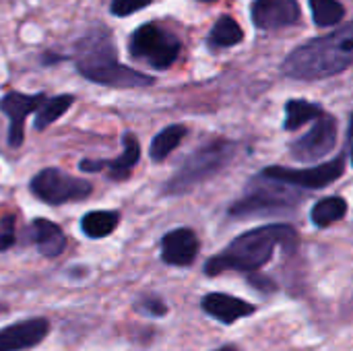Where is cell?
<instances>
[{"label": "cell", "mask_w": 353, "mask_h": 351, "mask_svg": "<svg viewBox=\"0 0 353 351\" xmlns=\"http://www.w3.org/2000/svg\"><path fill=\"white\" fill-rule=\"evenodd\" d=\"M74 64L77 70L97 85L105 87H149L155 83L153 77L124 66L118 62L116 43L105 27H95L87 35H83L74 46Z\"/></svg>", "instance_id": "cell-1"}, {"label": "cell", "mask_w": 353, "mask_h": 351, "mask_svg": "<svg viewBox=\"0 0 353 351\" xmlns=\"http://www.w3.org/2000/svg\"><path fill=\"white\" fill-rule=\"evenodd\" d=\"M277 246L292 250L298 246V232L285 223L263 225L238 236L221 254L213 257L205 271L207 275L215 277L225 271H244L252 273L267 265Z\"/></svg>", "instance_id": "cell-2"}, {"label": "cell", "mask_w": 353, "mask_h": 351, "mask_svg": "<svg viewBox=\"0 0 353 351\" xmlns=\"http://www.w3.org/2000/svg\"><path fill=\"white\" fill-rule=\"evenodd\" d=\"M353 64V21L337 31L306 41L283 62V72L300 81H319L343 72Z\"/></svg>", "instance_id": "cell-3"}, {"label": "cell", "mask_w": 353, "mask_h": 351, "mask_svg": "<svg viewBox=\"0 0 353 351\" xmlns=\"http://www.w3.org/2000/svg\"><path fill=\"white\" fill-rule=\"evenodd\" d=\"M236 155V145L230 141H213L207 147L192 153L176 176L165 184V194H184L196 184L221 172Z\"/></svg>", "instance_id": "cell-4"}, {"label": "cell", "mask_w": 353, "mask_h": 351, "mask_svg": "<svg viewBox=\"0 0 353 351\" xmlns=\"http://www.w3.org/2000/svg\"><path fill=\"white\" fill-rule=\"evenodd\" d=\"M180 48H182L180 39L155 23L141 25L128 39L130 56L159 70L170 68L178 60Z\"/></svg>", "instance_id": "cell-5"}, {"label": "cell", "mask_w": 353, "mask_h": 351, "mask_svg": "<svg viewBox=\"0 0 353 351\" xmlns=\"http://www.w3.org/2000/svg\"><path fill=\"white\" fill-rule=\"evenodd\" d=\"M29 190L48 205H64L70 201L87 199L93 186L91 182L74 178L58 168H43L31 178Z\"/></svg>", "instance_id": "cell-6"}, {"label": "cell", "mask_w": 353, "mask_h": 351, "mask_svg": "<svg viewBox=\"0 0 353 351\" xmlns=\"http://www.w3.org/2000/svg\"><path fill=\"white\" fill-rule=\"evenodd\" d=\"M267 178V176H265ZM269 184H252V188L248 190V194L238 201L232 207V215H254V213H269V211H279V209H288L294 207L298 203V194L288 190L283 186V182L269 178Z\"/></svg>", "instance_id": "cell-7"}, {"label": "cell", "mask_w": 353, "mask_h": 351, "mask_svg": "<svg viewBox=\"0 0 353 351\" xmlns=\"http://www.w3.org/2000/svg\"><path fill=\"white\" fill-rule=\"evenodd\" d=\"M337 143V122L329 114H321L316 124L298 141L292 143L290 151L298 161H316L333 151Z\"/></svg>", "instance_id": "cell-8"}, {"label": "cell", "mask_w": 353, "mask_h": 351, "mask_svg": "<svg viewBox=\"0 0 353 351\" xmlns=\"http://www.w3.org/2000/svg\"><path fill=\"white\" fill-rule=\"evenodd\" d=\"M343 159L337 157L329 163H321L319 168H310V170H290V168H267L263 172V176L279 180L283 184L290 186H304V188H325L329 184H333L341 174H343Z\"/></svg>", "instance_id": "cell-9"}, {"label": "cell", "mask_w": 353, "mask_h": 351, "mask_svg": "<svg viewBox=\"0 0 353 351\" xmlns=\"http://www.w3.org/2000/svg\"><path fill=\"white\" fill-rule=\"evenodd\" d=\"M46 101L43 93H35V95H25L19 91H10L6 95L0 97V112L8 116V145L12 149L23 145L25 139V118L35 112L41 103Z\"/></svg>", "instance_id": "cell-10"}, {"label": "cell", "mask_w": 353, "mask_h": 351, "mask_svg": "<svg viewBox=\"0 0 353 351\" xmlns=\"http://www.w3.org/2000/svg\"><path fill=\"white\" fill-rule=\"evenodd\" d=\"M139 159H141V145L130 132H126L124 134V151L120 157H116V159H81L79 168H81V172L108 170V176L112 180L122 182L130 176V172L139 163Z\"/></svg>", "instance_id": "cell-11"}, {"label": "cell", "mask_w": 353, "mask_h": 351, "mask_svg": "<svg viewBox=\"0 0 353 351\" xmlns=\"http://www.w3.org/2000/svg\"><path fill=\"white\" fill-rule=\"evenodd\" d=\"M250 14L259 29H279L298 23L300 4L296 0H254Z\"/></svg>", "instance_id": "cell-12"}, {"label": "cell", "mask_w": 353, "mask_h": 351, "mask_svg": "<svg viewBox=\"0 0 353 351\" xmlns=\"http://www.w3.org/2000/svg\"><path fill=\"white\" fill-rule=\"evenodd\" d=\"M50 331L46 319H29L0 331V351H23L35 348Z\"/></svg>", "instance_id": "cell-13"}, {"label": "cell", "mask_w": 353, "mask_h": 351, "mask_svg": "<svg viewBox=\"0 0 353 351\" xmlns=\"http://www.w3.org/2000/svg\"><path fill=\"white\" fill-rule=\"evenodd\" d=\"M199 254V238L192 230L180 228L163 236L161 240V259L174 267H188Z\"/></svg>", "instance_id": "cell-14"}, {"label": "cell", "mask_w": 353, "mask_h": 351, "mask_svg": "<svg viewBox=\"0 0 353 351\" xmlns=\"http://www.w3.org/2000/svg\"><path fill=\"white\" fill-rule=\"evenodd\" d=\"M203 310L213 317L215 321L223 325H232L240 319H246L254 314V306L250 302H244L240 298L228 296V294H209L203 298Z\"/></svg>", "instance_id": "cell-15"}, {"label": "cell", "mask_w": 353, "mask_h": 351, "mask_svg": "<svg viewBox=\"0 0 353 351\" xmlns=\"http://www.w3.org/2000/svg\"><path fill=\"white\" fill-rule=\"evenodd\" d=\"M31 240L37 246L41 257L48 259H56L64 252L66 248V238L62 234V230L48 221V219H33L31 223Z\"/></svg>", "instance_id": "cell-16"}, {"label": "cell", "mask_w": 353, "mask_h": 351, "mask_svg": "<svg viewBox=\"0 0 353 351\" xmlns=\"http://www.w3.org/2000/svg\"><path fill=\"white\" fill-rule=\"evenodd\" d=\"M120 223V213L116 211H89L81 219V230L87 238L99 240L110 236Z\"/></svg>", "instance_id": "cell-17"}, {"label": "cell", "mask_w": 353, "mask_h": 351, "mask_svg": "<svg viewBox=\"0 0 353 351\" xmlns=\"http://www.w3.org/2000/svg\"><path fill=\"white\" fill-rule=\"evenodd\" d=\"M72 103H74V95H56V97H50V99L46 97V101L37 108L35 130H46L62 114H66Z\"/></svg>", "instance_id": "cell-18"}, {"label": "cell", "mask_w": 353, "mask_h": 351, "mask_svg": "<svg viewBox=\"0 0 353 351\" xmlns=\"http://www.w3.org/2000/svg\"><path fill=\"white\" fill-rule=\"evenodd\" d=\"M184 134H186V126H182V124H172V126L163 128L151 141V159L153 161H163L182 143Z\"/></svg>", "instance_id": "cell-19"}, {"label": "cell", "mask_w": 353, "mask_h": 351, "mask_svg": "<svg viewBox=\"0 0 353 351\" xmlns=\"http://www.w3.org/2000/svg\"><path fill=\"white\" fill-rule=\"evenodd\" d=\"M347 213V203L341 197H327L319 201L312 209V221L319 228H327L339 219H343Z\"/></svg>", "instance_id": "cell-20"}, {"label": "cell", "mask_w": 353, "mask_h": 351, "mask_svg": "<svg viewBox=\"0 0 353 351\" xmlns=\"http://www.w3.org/2000/svg\"><path fill=\"white\" fill-rule=\"evenodd\" d=\"M242 37H244L242 27L232 17H221L209 33V46L211 48H230V46L240 43Z\"/></svg>", "instance_id": "cell-21"}, {"label": "cell", "mask_w": 353, "mask_h": 351, "mask_svg": "<svg viewBox=\"0 0 353 351\" xmlns=\"http://www.w3.org/2000/svg\"><path fill=\"white\" fill-rule=\"evenodd\" d=\"M285 114H288V118H285V128H288V130H298V128L304 126L306 122L319 118V116L323 114V110H321V106L310 103V101H306V99H292V101H288V106H285Z\"/></svg>", "instance_id": "cell-22"}, {"label": "cell", "mask_w": 353, "mask_h": 351, "mask_svg": "<svg viewBox=\"0 0 353 351\" xmlns=\"http://www.w3.org/2000/svg\"><path fill=\"white\" fill-rule=\"evenodd\" d=\"M310 8L316 25L321 27L337 25L345 14V8L339 0H310Z\"/></svg>", "instance_id": "cell-23"}, {"label": "cell", "mask_w": 353, "mask_h": 351, "mask_svg": "<svg viewBox=\"0 0 353 351\" xmlns=\"http://www.w3.org/2000/svg\"><path fill=\"white\" fill-rule=\"evenodd\" d=\"M151 2H153V0H112L110 10H112V14H116V17H128V14L141 10V8L149 6Z\"/></svg>", "instance_id": "cell-24"}, {"label": "cell", "mask_w": 353, "mask_h": 351, "mask_svg": "<svg viewBox=\"0 0 353 351\" xmlns=\"http://www.w3.org/2000/svg\"><path fill=\"white\" fill-rule=\"evenodd\" d=\"M14 244V217L4 215L0 217V252L8 250Z\"/></svg>", "instance_id": "cell-25"}, {"label": "cell", "mask_w": 353, "mask_h": 351, "mask_svg": "<svg viewBox=\"0 0 353 351\" xmlns=\"http://www.w3.org/2000/svg\"><path fill=\"white\" fill-rule=\"evenodd\" d=\"M139 310L143 314H149V317H163L168 312L165 304L159 300V298H145L141 304H139Z\"/></svg>", "instance_id": "cell-26"}, {"label": "cell", "mask_w": 353, "mask_h": 351, "mask_svg": "<svg viewBox=\"0 0 353 351\" xmlns=\"http://www.w3.org/2000/svg\"><path fill=\"white\" fill-rule=\"evenodd\" d=\"M350 139H352V145H353V116H352V126H350ZM352 159H353V151H352Z\"/></svg>", "instance_id": "cell-27"}, {"label": "cell", "mask_w": 353, "mask_h": 351, "mask_svg": "<svg viewBox=\"0 0 353 351\" xmlns=\"http://www.w3.org/2000/svg\"><path fill=\"white\" fill-rule=\"evenodd\" d=\"M217 351H238L236 348H232V345H225V348H221V350H217Z\"/></svg>", "instance_id": "cell-28"}, {"label": "cell", "mask_w": 353, "mask_h": 351, "mask_svg": "<svg viewBox=\"0 0 353 351\" xmlns=\"http://www.w3.org/2000/svg\"><path fill=\"white\" fill-rule=\"evenodd\" d=\"M201 2H215V0H201Z\"/></svg>", "instance_id": "cell-29"}]
</instances>
